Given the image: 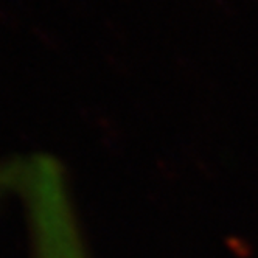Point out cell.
I'll return each instance as SVG.
<instances>
[{
    "label": "cell",
    "mask_w": 258,
    "mask_h": 258,
    "mask_svg": "<svg viewBox=\"0 0 258 258\" xmlns=\"http://www.w3.org/2000/svg\"><path fill=\"white\" fill-rule=\"evenodd\" d=\"M36 258H87L78 226L66 219L42 224L34 233Z\"/></svg>",
    "instance_id": "6da1fadb"
},
{
    "label": "cell",
    "mask_w": 258,
    "mask_h": 258,
    "mask_svg": "<svg viewBox=\"0 0 258 258\" xmlns=\"http://www.w3.org/2000/svg\"><path fill=\"white\" fill-rule=\"evenodd\" d=\"M22 174L24 167H19V165H4V167H0V196L14 183H21Z\"/></svg>",
    "instance_id": "7a4b0ae2"
}]
</instances>
